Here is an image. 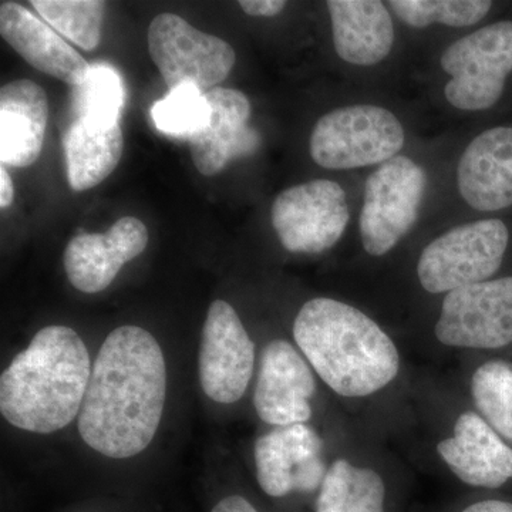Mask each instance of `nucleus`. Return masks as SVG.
I'll use <instances>...</instances> for the list:
<instances>
[{"mask_svg":"<svg viewBox=\"0 0 512 512\" xmlns=\"http://www.w3.org/2000/svg\"><path fill=\"white\" fill-rule=\"evenodd\" d=\"M167 367L157 339L140 326H120L94 360L79 414L87 446L110 458L143 453L160 427Z\"/></svg>","mask_w":512,"mask_h":512,"instance_id":"nucleus-1","label":"nucleus"},{"mask_svg":"<svg viewBox=\"0 0 512 512\" xmlns=\"http://www.w3.org/2000/svg\"><path fill=\"white\" fill-rule=\"evenodd\" d=\"M92 376L86 345L69 326H47L0 377V412L16 429L50 434L82 410Z\"/></svg>","mask_w":512,"mask_h":512,"instance_id":"nucleus-2","label":"nucleus"},{"mask_svg":"<svg viewBox=\"0 0 512 512\" xmlns=\"http://www.w3.org/2000/svg\"><path fill=\"white\" fill-rule=\"evenodd\" d=\"M293 336L320 379L340 396H369L399 373L393 340L348 303L329 298L306 302L293 323Z\"/></svg>","mask_w":512,"mask_h":512,"instance_id":"nucleus-3","label":"nucleus"},{"mask_svg":"<svg viewBox=\"0 0 512 512\" xmlns=\"http://www.w3.org/2000/svg\"><path fill=\"white\" fill-rule=\"evenodd\" d=\"M404 128L389 110L350 106L330 111L313 127L311 156L328 170L384 164L404 146Z\"/></svg>","mask_w":512,"mask_h":512,"instance_id":"nucleus-4","label":"nucleus"},{"mask_svg":"<svg viewBox=\"0 0 512 512\" xmlns=\"http://www.w3.org/2000/svg\"><path fill=\"white\" fill-rule=\"evenodd\" d=\"M508 239V228L500 220L458 225L421 252V286L430 293H448L487 281L503 264Z\"/></svg>","mask_w":512,"mask_h":512,"instance_id":"nucleus-5","label":"nucleus"},{"mask_svg":"<svg viewBox=\"0 0 512 512\" xmlns=\"http://www.w3.org/2000/svg\"><path fill=\"white\" fill-rule=\"evenodd\" d=\"M450 76L444 94L451 106L487 110L503 96L512 72V22L494 23L457 40L440 60Z\"/></svg>","mask_w":512,"mask_h":512,"instance_id":"nucleus-6","label":"nucleus"},{"mask_svg":"<svg viewBox=\"0 0 512 512\" xmlns=\"http://www.w3.org/2000/svg\"><path fill=\"white\" fill-rule=\"evenodd\" d=\"M427 175L410 158L397 156L369 175L360 212V238L367 254L392 251L416 224Z\"/></svg>","mask_w":512,"mask_h":512,"instance_id":"nucleus-7","label":"nucleus"},{"mask_svg":"<svg viewBox=\"0 0 512 512\" xmlns=\"http://www.w3.org/2000/svg\"><path fill=\"white\" fill-rule=\"evenodd\" d=\"M148 52L168 89L194 86L210 92L227 79L234 67V49L220 37L195 29L173 13L151 20Z\"/></svg>","mask_w":512,"mask_h":512,"instance_id":"nucleus-8","label":"nucleus"},{"mask_svg":"<svg viewBox=\"0 0 512 512\" xmlns=\"http://www.w3.org/2000/svg\"><path fill=\"white\" fill-rule=\"evenodd\" d=\"M271 220L279 241L289 252L320 254L345 234L350 220L348 197L335 181L295 185L276 197Z\"/></svg>","mask_w":512,"mask_h":512,"instance_id":"nucleus-9","label":"nucleus"},{"mask_svg":"<svg viewBox=\"0 0 512 512\" xmlns=\"http://www.w3.org/2000/svg\"><path fill=\"white\" fill-rule=\"evenodd\" d=\"M436 336L454 348L500 349L512 343V276L480 282L444 298Z\"/></svg>","mask_w":512,"mask_h":512,"instance_id":"nucleus-10","label":"nucleus"},{"mask_svg":"<svg viewBox=\"0 0 512 512\" xmlns=\"http://www.w3.org/2000/svg\"><path fill=\"white\" fill-rule=\"evenodd\" d=\"M254 366L255 345L238 313L228 302H212L198 360L202 390L214 402H238L251 382Z\"/></svg>","mask_w":512,"mask_h":512,"instance_id":"nucleus-11","label":"nucleus"},{"mask_svg":"<svg viewBox=\"0 0 512 512\" xmlns=\"http://www.w3.org/2000/svg\"><path fill=\"white\" fill-rule=\"evenodd\" d=\"M322 440L306 424L272 430L255 443L256 478L265 494L311 493L325 478Z\"/></svg>","mask_w":512,"mask_h":512,"instance_id":"nucleus-12","label":"nucleus"},{"mask_svg":"<svg viewBox=\"0 0 512 512\" xmlns=\"http://www.w3.org/2000/svg\"><path fill=\"white\" fill-rule=\"evenodd\" d=\"M316 382L311 367L286 340L275 339L262 352L254 394L256 413L271 426L288 427L311 419Z\"/></svg>","mask_w":512,"mask_h":512,"instance_id":"nucleus-13","label":"nucleus"},{"mask_svg":"<svg viewBox=\"0 0 512 512\" xmlns=\"http://www.w3.org/2000/svg\"><path fill=\"white\" fill-rule=\"evenodd\" d=\"M147 244L146 224L134 217L121 218L106 234L76 235L64 251L67 278L77 291H104Z\"/></svg>","mask_w":512,"mask_h":512,"instance_id":"nucleus-14","label":"nucleus"},{"mask_svg":"<svg viewBox=\"0 0 512 512\" xmlns=\"http://www.w3.org/2000/svg\"><path fill=\"white\" fill-rule=\"evenodd\" d=\"M210 116L200 130L188 137L191 158L202 175H215L234 158L254 153L258 134L248 127L251 103L239 90L215 87L205 93Z\"/></svg>","mask_w":512,"mask_h":512,"instance_id":"nucleus-15","label":"nucleus"},{"mask_svg":"<svg viewBox=\"0 0 512 512\" xmlns=\"http://www.w3.org/2000/svg\"><path fill=\"white\" fill-rule=\"evenodd\" d=\"M457 184L463 200L477 211H500L512 205V128L484 131L460 158Z\"/></svg>","mask_w":512,"mask_h":512,"instance_id":"nucleus-16","label":"nucleus"},{"mask_svg":"<svg viewBox=\"0 0 512 512\" xmlns=\"http://www.w3.org/2000/svg\"><path fill=\"white\" fill-rule=\"evenodd\" d=\"M0 33L3 40L39 72L73 87L82 86L86 80L90 64L25 6L2 3Z\"/></svg>","mask_w":512,"mask_h":512,"instance_id":"nucleus-17","label":"nucleus"},{"mask_svg":"<svg viewBox=\"0 0 512 512\" xmlns=\"http://www.w3.org/2000/svg\"><path fill=\"white\" fill-rule=\"evenodd\" d=\"M447 466L463 483L498 488L512 478V448L476 413H463L454 436L437 446Z\"/></svg>","mask_w":512,"mask_h":512,"instance_id":"nucleus-18","label":"nucleus"},{"mask_svg":"<svg viewBox=\"0 0 512 512\" xmlns=\"http://www.w3.org/2000/svg\"><path fill=\"white\" fill-rule=\"evenodd\" d=\"M49 100L39 84L15 80L0 90V161L9 167H29L42 153Z\"/></svg>","mask_w":512,"mask_h":512,"instance_id":"nucleus-19","label":"nucleus"},{"mask_svg":"<svg viewBox=\"0 0 512 512\" xmlns=\"http://www.w3.org/2000/svg\"><path fill=\"white\" fill-rule=\"evenodd\" d=\"M333 43L340 59L355 66H373L392 52V16L377 0H329Z\"/></svg>","mask_w":512,"mask_h":512,"instance_id":"nucleus-20","label":"nucleus"},{"mask_svg":"<svg viewBox=\"0 0 512 512\" xmlns=\"http://www.w3.org/2000/svg\"><path fill=\"white\" fill-rule=\"evenodd\" d=\"M67 178L73 191L103 183L119 165L124 138L120 123L97 124L76 119L64 134Z\"/></svg>","mask_w":512,"mask_h":512,"instance_id":"nucleus-21","label":"nucleus"},{"mask_svg":"<svg viewBox=\"0 0 512 512\" xmlns=\"http://www.w3.org/2000/svg\"><path fill=\"white\" fill-rule=\"evenodd\" d=\"M43 19L74 45L92 52L100 43L107 3L100 0H32Z\"/></svg>","mask_w":512,"mask_h":512,"instance_id":"nucleus-22","label":"nucleus"},{"mask_svg":"<svg viewBox=\"0 0 512 512\" xmlns=\"http://www.w3.org/2000/svg\"><path fill=\"white\" fill-rule=\"evenodd\" d=\"M471 394L484 420L512 440V363L491 360L478 367L471 379Z\"/></svg>","mask_w":512,"mask_h":512,"instance_id":"nucleus-23","label":"nucleus"},{"mask_svg":"<svg viewBox=\"0 0 512 512\" xmlns=\"http://www.w3.org/2000/svg\"><path fill=\"white\" fill-rule=\"evenodd\" d=\"M77 119L97 124L119 123L124 103V86L120 74L107 64H90L82 86L74 87Z\"/></svg>","mask_w":512,"mask_h":512,"instance_id":"nucleus-24","label":"nucleus"},{"mask_svg":"<svg viewBox=\"0 0 512 512\" xmlns=\"http://www.w3.org/2000/svg\"><path fill=\"white\" fill-rule=\"evenodd\" d=\"M397 18L423 29L433 23L466 28L485 18L493 3L487 0H392L389 2Z\"/></svg>","mask_w":512,"mask_h":512,"instance_id":"nucleus-25","label":"nucleus"},{"mask_svg":"<svg viewBox=\"0 0 512 512\" xmlns=\"http://www.w3.org/2000/svg\"><path fill=\"white\" fill-rule=\"evenodd\" d=\"M151 114L161 133L188 138L204 126L210 116V106L200 89L181 86L158 100Z\"/></svg>","mask_w":512,"mask_h":512,"instance_id":"nucleus-26","label":"nucleus"},{"mask_svg":"<svg viewBox=\"0 0 512 512\" xmlns=\"http://www.w3.org/2000/svg\"><path fill=\"white\" fill-rule=\"evenodd\" d=\"M384 497L386 488L376 471L353 467L343 512H384Z\"/></svg>","mask_w":512,"mask_h":512,"instance_id":"nucleus-27","label":"nucleus"},{"mask_svg":"<svg viewBox=\"0 0 512 512\" xmlns=\"http://www.w3.org/2000/svg\"><path fill=\"white\" fill-rule=\"evenodd\" d=\"M352 464L338 460L332 464L320 485V494L316 501V512H343L348 500Z\"/></svg>","mask_w":512,"mask_h":512,"instance_id":"nucleus-28","label":"nucleus"},{"mask_svg":"<svg viewBox=\"0 0 512 512\" xmlns=\"http://www.w3.org/2000/svg\"><path fill=\"white\" fill-rule=\"evenodd\" d=\"M239 6L249 16H262V18H272L279 15L285 9L284 0H241Z\"/></svg>","mask_w":512,"mask_h":512,"instance_id":"nucleus-29","label":"nucleus"},{"mask_svg":"<svg viewBox=\"0 0 512 512\" xmlns=\"http://www.w3.org/2000/svg\"><path fill=\"white\" fill-rule=\"evenodd\" d=\"M211 512H258L254 505L245 500L241 495H231L224 498L212 508Z\"/></svg>","mask_w":512,"mask_h":512,"instance_id":"nucleus-30","label":"nucleus"},{"mask_svg":"<svg viewBox=\"0 0 512 512\" xmlns=\"http://www.w3.org/2000/svg\"><path fill=\"white\" fill-rule=\"evenodd\" d=\"M15 198V188H13L12 178L6 171L5 165L0 167V207L5 210Z\"/></svg>","mask_w":512,"mask_h":512,"instance_id":"nucleus-31","label":"nucleus"},{"mask_svg":"<svg viewBox=\"0 0 512 512\" xmlns=\"http://www.w3.org/2000/svg\"><path fill=\"white\" fill-rule=\"evenodd\" d=\"M461 512H512V504L498 500L481 501Z\"/></svg>","mask_w":512,"mask_h":512,"instance_id":"nucleus-32","label":"nucleus"}]
</instances>
